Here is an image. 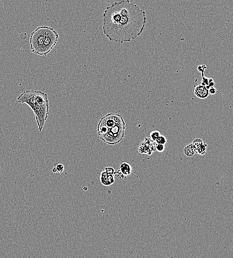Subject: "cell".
<instances>
[{
    "mask_svg": "<svg viewBox=\"0 0 233 258\" xmlns=\"http://www.w3.org/2000/svg\"><path fill=\"white\" fill-rule=\"evenodd\" d=\"M146 12L129 0H121L106 7L102 30L110 41L122 44L136 39L146 24Z\"/></svg>",
    "mask_w": 233,
    "mask_h": 258,
    "instance_id": "obj_1",
    "label": "cell"
},
{
    "mask_svg": "<svg viewBox=\"0 0 233 258\" xmlns=\"http://www.w3.org/2000/svg\"><path fill=\"white\" fill-rule=\"evenodd\" d=\"M17 101L25 103L30 107L34 113L39 132H41L49 114L47 94L41 91L28 90L19 95Z\"/></svg>",
    "mask_w": 233,
    "mask_h": 258,
    "instance_id": "obj_2",
    "label": "cell"
},
{
    "mask_svg": "<svg viewBox=\"0 0 233 258\" xmlns=\"http://www.w3.org/2000/svg\"><path fill=\"white\" fill-rule=\"evenodd\" d=\"M59 38L58 33L53 28L41 26L30 34V48L31 52L39 56H46L55 46Z\"/></svg>",
    "mask_w": 233,
    "mask_h": 258,
    "instance_id": "obj_3",
    "label": "cell"
},
{
    "mask_svg": "<svg viewBox=\"0 0 233 258\" xmlns=\"http://www.w3.org/2000/svg\"><path fill=\"white\" fill-rule=\"evenodd\" d=\"M125 123L123 120L108 129V132L99 136L104 142L109 145H114L121 141L124 136Z\"/></svg>",
    "mask_w": 233,
    "mask_h": 258,
    "instance_id": "obj_4",
    "label": "cell"
},
{
    "mask_svg": "<svg viewBox=\"0 0 233 258\" xmlns=\"http://www.w3.org/2000/svg\"><path fill=\"white\" fill-rule=\"evenodd\" d=\"M123 120L120 115L111 113L102 117L98 123L105 126L109 129Z\"/></svg>",
    "mask_w": 233,
    "mask_h": 258,
    "instance_id": "obj_5",
    "label": "cell"
},
{
    "mask_svg": "<svg viewBox=\"0 0 233 258\" xmlns=\"http://www.w3.org/2000/svg\"><path fill=\"white\" fill-rule=\"evenodd\" d=\"M154 143V141H152L150 137L145 138L144 141L141 142L138 148V151L141 153L151 155L155 150Z\"/></svg>",
    "mask_w": 233,
    "mask_h": 258,
    "instance_id": "obj_6",
    "label": "cell"
},
{
    "mask_svg": "<svg viewBox=\"0 0 233 258\" xmlns=\"http://www.w3.org/2000/svg\"><path fill=\"white\" fill-rule=\"evenodd\" d=\"M195 153L204 155L206 153L208 145L199 138L194 139L191 143Z\"/></svg>",
    "mask_w": 233,
    "mask_h": 258,
    "instance_id": "obj_7",
    "label": "cell"
},
{
    "mask_svg": "<svg viewBox=\"0 0 233 258\" xmlns=\"http://www.w3.org/2000/svg\"><path fill=\"white\" fill-rule=\"evenodd\" d=\"M100 181L105 186H109L112 185L115 182L113 174L107 173L105 171H102L100 175Z\"/></svg>",
    "mask_w": 233,
    "mask_h": 258,
    "instance_id": "obj_8",
    "label": "cell"
},
{
    "mask_svg": "<svg viewBox=\"0 0 233 258\" xmlns=\"http://www.w3.org/2000/svg\"><path fill=\"white\" fill-rule=\"evenodd\" d=\"M194 94L196 97L200 99H205L209 95L208 89L205 86L200 84L195 88Z\"/></svg>",
    "mask_w": 233,
    "mask_h": 258,
    "instance_id": "obj_9",
    "label": "cell"
},
{
    "mask_svg": "<svg viewBox=\"0 0 233 258\" xmlns=\"http://www.w3.org/2000/svg\"><path fill=\"white\" fill-rule=\"evenodd\" d=\"M119 170L126 176L130 175L132 172V167L128 162H123L119 166Z\"/></svg>",
    "mask_w": 233,
    "mask_h": 258,
    "instance_id": "obj_10",
    "label": "cell"
},
{
    "mask_svg": "<svg viewBox=\"0 0 233 258\" xmlns=\"http://www.w3.org/2000/svg\"><path fill=\"white\" fill-rule=\"evenodd\" d=\"M184 153L187 157H192L195 154V151L192 143L187 145L184 148Z\"/></svg>",
    "mask_w": 233,
    "mask_h": 258,
    "instance_id": "obj_11",
    "label": "cell"
},
{
    "mask_svg": "<svg viewBox=\"0 0 233 258\" xmlns=\"http://www.w3.org/2000/svg\"><path fill=\"white\" fill-rule=\"evenodd\" d=\"M161 133L158 130H153L150 133V138L151 139L155 142V141L159 137Z\"/></svg>",
    "mask_w": 233,
    "mask_h": 258,
    "instance_id": "obj_12",
    "label": "cell"
},
{
    "mask_svg": "<svg viewBox=\"0 0 233 258\" xmlns=\"http://www.w3.org/2000/svg\"><path fill=\"white\" fill-rule=\"evenodd\" d=\"M113 175L120 180H125L127 179V177L123 175L120 170H115Z\"/></svg>",
    "mask_w": 233,
    "mask_h": 258,
    "instance_id": "obj_13",
    "label": "cell"
},
{
    "mask_svg": "<svg viewBox=\"0 0 233 258\" xmlns=\"http://www.w3.org/2000/svg\"><path fill=\"white\" fill-rule=\"evenodd\" d=\"M155 142L156 143L165 145L166 143V138L164 135L161 134Z\"/></svg>",
    "mask_w": 233,
    "mask_h": 258,
    "instance_id": "obj_14",
    "label": "cell"
},
{
    "mask_svg": "<svg viewBox=\"0 0 233 258\" xmlns=\"http://www.w3.org/2000/svg\"><path fill=\"white\" fill-rule=\"evenodd\" d=\"M155 146V150L158 152H162L165 149V145L164 144L156 143Z\"/></svg>",
    "mask_w": 233,
    "mask_h": 258,
    "instance_id": "obj_15",
    "label": "cell"
},
{
    "mask_svg": "<svg viewBox=\"0 0 233 258\" xmlns=\"http://www.w3.org/2000/svg\"><path fill=\"white\" fill-rule=\"evenodd\" d=\"M55 167L56 169L57 172L59 173H62L65 168L64 165L62 164H58L56 166H55Z\"/></svg>",
    "mask_w": 233,
    "mask_h": 258,
    "instance_id": "obj_16",
    "label": "cell"
},
{
    "mask_svg": "<svg viewBox=\"0 0 233 258\" xmlns=\"http://www.w3.org/2000/svg\"><path fill=\"white\" fill-rule=\"evenodd\" d=\"M104 171L107 173L113 174L115 169L112 167H106L104 168Z\"/></svg>",
    "mask_w": 233,
    "mask_h": 258,
    "instance_id": "obj_17",
    "label": "cell"
},
{
    "mask_svg": "<svg viewBox=\"0 0 233 258\" xmlns=\"http://www.w3.org/2000/svg\"><path fill=\"white\" fill-rule=\"evenodd\" d=\"M208 91L209 93L210 94H214L217 91V90L213 87H210V89H208Z\"/></svg>",
    "mask_w": 233,
    "mask_h": 258,
    "instance_id": "obj_18",
    "label": "cell"
},
{
    "mask_svg": "<svg viewBox=\"0 0 233 258\" xmlns=\"http://www.w3.org/2000/svg\"><path fill=\"white\" fill-rule=\"evenodd\" d=\"M52 172H54V173H56L57 172L56 169L55 167L53 168Z\"/></svg>",
    "mask_w": 233,
    "mask_h": 258,
    "instance_id": "obj_19",
    "label": "cell"
}]
</instances>
